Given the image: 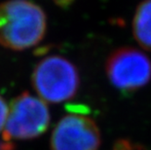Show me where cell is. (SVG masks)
Wrapping results in <instances>:
<instances>
[{
    "label": "cell",
    "instance_id": "cell-1",
    "mask_svg": "<svg viewBox=\"0 0 151 150\" xmlns=\"http://www.w3.org/2000/svg\"><path fill=\"white\" fill-rule=\"evenodd\" d=\"M47 19L39 5L27 0H10L0 4V45L22 51L43 39Z\"/></svg>",
    "mask_w": 151,
    "mask_h": 150
},
{
    "label": "cell",
    "instance_id": "cell-2",
    "mask_svg": "<svg viewBox=\"0 0 151 150\" xmlns=\"http://www.w3.org/2000/svg\"><path fill=\"white\" fill-rule=\"evenodd\" d=\"M32 85L42 100L59 103L71 100L78 92L80 76L76 66L62 56H48L37 63Z\"/></svg>",
    "mask_w": 151,
    "mask_h": 150
},
{
    "label": "cell",
    "instance_id": "cell-3",
    "mask_svg": "<svg viewBox=\"0 0 151 150\" xmlns=\"http://www.w3.org/2000/svg\"><path fill=\"white\" fill-rule=\"evenodd\" d=\"M50 112L42 100L28 93L14 98L8 112L3 140L32 139L46 132Z\"/></svg>",
    "mask_w": 151,
    "mask_h": 150
},
{
    "label": "cell",
    "instance_id": "cell-4",
    "mask_svg": "<svg viewBox=\"0 0 151 150\" xmlns=\"http://www.w3.org/2000/svg\"><path fill=\"white\" fill-rule=\"evenodd\" d=\"M105 71L115 88L123 93H132L151 80V60L136 48L122 47L107 58Z\"/></svg>",
    "mask_w": 151,
    "mask_h": 150
},
{
    "label": "cell",
    "instance_id": "cell-5",
    "mask_svg": "<svg viewBox=\"0 0 151 150\" xmlns=\"http://www.w3.org/2000/svg\"><path fill=\"white\" fill-rule=\"evenodd\" d=\"M101 132L92 118L69 114L55 127L52 135L53 150H99Z\"/></svg>",
    "mask_w": 151,
    "mask_h": 150
},
{
    "label": "cell",
    "instance_id": "cell-6",
    "mask_svg": "<svg viewBox=\"0 0 151 150\" xmlns=\"http://www.w3.org/2000/svg\"><path fill=\"white\" fill-rule=\"evenodd\" d=\"M133 32L139 46L151 52V0H143L137 6L133 20Z\"/></svg>",
    "mask_w": 151,
    "mask_h": 150
},
{
    "label": "cell",
    "instance_id": "cell-7",
    "mask_svg": "<svg viewBox=\"0 0 151 150\" xmlns=\"http://www.w3.org/2000/svg\"><path fill=\"white\" fill-rule=\"evenodd\" d=\"M8 106L6 104L5 100H3V98L0 95V131L2 130L3 126L5 125V122L7 121L8 117Z\"/></svg>",
    "mask_w": 151,
    "mask_h": 150
},
{
    "label": "cell",
    "instance_id": "cell-8",
    "mask_svg": "<svg viewBox=\"0 0 151 150\" xmlns=\"http://www.w3.org/2000/svg\"><path fill=\"white\" fill-rule=\"evenodd\" d=\"M57 5H59L60 7H67L71 4L73 0H53Z\"/></svg>",
    "mask_w": 151,
    "mask_h": 150
}]
</instances>
